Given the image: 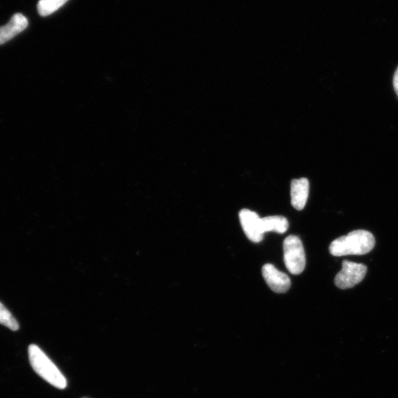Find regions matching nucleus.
Listing matches in <instances>:
<instances>
[{
  "instance_id": "0eeeda50",
  "label": "nucleus",
  "mask_w": 398,
  "mask_h": 398,
  "mask_svg": "<svg viewBox=\"0 0 398 398\" xmlns=\"http://www.w3.org/2000/svg\"><path fill=\"white\" fill-rule=\"evenodd\" d=\"M28 26L27 18L22 14H16L9 23L0 27V45H4L16 35L25 31Z\"/></svg>"
},
{
  "instance_id": "423d86ee",
  "label": "nucleus",
  "mask_w": 398,
  "mask_h": 398,
  "mask_svg": "<svg viewBox=\"0 0 398 398\" xmlns=\"http://www.w3.org/2000/svg\"><path fill=\"white\" fill-rule=\"evenodd\" d=\"M262 273L267 285L275 293L284 294L290 289L291 284L289 276L277 270L274 265H264Z\"/></svg>"
},
{
  "instance_id": "f257e3e1",
  "label": "nucleus",
  "mask_w": 398,
  "mask_h": 398,
  "mask_svg": "<svg viewBox=\"0 0 398 398\" xmlns=\"http://www.w3.org/2000/svg\"><path fill=\"white\" fill-rule=\"evenodd\" d=\"M375 244L372 234L366 230H355L345 236L335 239L329 247L335 257L363 255L372 250Z\"/></svg>"
},
{
  "instance_id": "f8f14e48",
  "label": "nucleus",
  "mask_w": 398,
  "mask_h": 398,
  "mask_svg": "<svg viewBox=\"0 0 398 398\" xmlns=\"http://www.w3.org/2000/svg\"><path fill=\"white\" fill-rule=\"evenodd\" d=\"M393 85L395 92L398 96V68H397L394 75Z\"/></svg>"
},
{
  "instance_id": "6e6552de",
  "label": "nucleus",
  "mask_w": 398,
  "mask_h": 398,
  "mask_svg": "<svg viewBox=\"0 0 398 398\" xmlns=\"http://www.w3.org/2000/svg\"><path fill=\"white\" fill-rule=\"evenodd\" d=\"M309 182L307 178L294 179L291 185V205L297 210H302L306 205L309 195Z\"/></svg>"
},
{
  "instance_id": "7ed1b4c3",
  "label": "nucleus",
  "mask_w": 398,
  "mask_h": 398,
  "mask_svg": "<svg viewBox=\"0 0 398 398\" xmlns=\"http://www.w3.org/2000/svg\"><path fill=\"white\" fill-rule=\"evenodd\" d=\"M284 262L292 274H301L306 264V254L301 238L289 235L284 242Z\"/></svg>"
},
{
  "instance_id": "9b49d317",
  "label": "nucleus",
  "mask_w": 398,
  "mask_h": 398,
  "mask_svg": "<svg viewBox=\"0 0 398 398\" xmlns=\"http://www.w3.org/2000/svg\"><path fill=\"white\" fill-rule=\"evenodd\" d=\"M0 324L13 331H16L19 328V325L16 318L1 303H0Z\"/></svg>"
},
{
  "instance_id": "9d476101",
  "label": "nucleus",
  "mask_w": 398,
  "mask_h": 398,
  "mask_svg": "<svg viewBox=\"0 0 398 398\" xmlns=\"http://www.w3.org/2000/svg\"><path fill=\"white\" fill-rule=\"evenodd\" d=\"M69 0H39L38 12L42 16H49L63 7Z\"/></svg>"
},
{
  "instance_id": "f03ea898",
  "label": "nucleus",
  "mask_w": 398,
  "mask_h": 398,
  "mask_svg": "<svg viewBox=\"0 0 398 398\" xmlns=\"http://www.w3.org/2000/svg\"><path fill=\"white\" fill-rule=\"evenodd\" d=\"M28 355L32 368L45 381L59 389H65L67 387L66 377L41 348L36 345H30Z\"/></svg>"
},
{
  "instance_id": "1a4fd4ad",
  "label": "nucleus",
  "mask_w": 398,
  "mask_h": 398,
  "mask_svg": "<svg viewBox=\"0 0 398 398\" xmlns=\"http://www.w3.org/2000/svg\"><path fill=\"white\" fill-rule=\"evenodd\" d=\"M263 229L264 232H276L284 234L289 229L287 218L283 216H269L262 218Z\"/></svg>"
},
{
  "instance_id": "39448f33",
  "label": "nucleus",
  "mask_w": 398,
  "mask_h": 398,
  "mask_svg": "<svg viewBox=\"0 0 398 398\" xmlns=\"http://www.w3.org/2000/svg\"><path fill=\"white\" fill-rule=\"evenodd\" d=\"M239 218L242 227L247 237L254 243H260L263 241L264 231L263 229L262 218L255 212L248 209H243L239 213Z\"/></svg>"
},
{
  "instance_id": "20e7f679",
  "label": "nucleus",
  "mask_w": 398,
  "mask_h": 398,
  "mask_svg": "<svg viewBox=\"0 0 398 398\" xmlns=\"http://www.w3.org/2000/svg\"><path fill=\"white\" fill-rule=\"evenodd\" d=\"M367 271L364 264L344 261L342 270L335 277V284L341 289L353 288L364 280Z\"/></svg>"
}]
</instances>
